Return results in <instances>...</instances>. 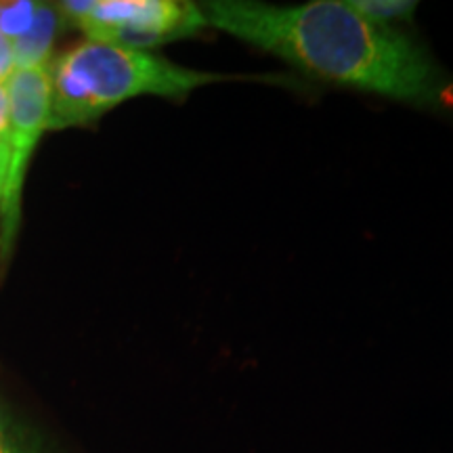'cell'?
I'll list each match as a JSON object with an SVG mask.
<instances>
[{"mask_svg":"<svg viewBox=\"0 0 453 453\" xmlns=\"http://www.w3.org/2000/svg\"><path fill=\"white\" fill-rule=\"evenodd\" d=\"M202 9L208 26L319 81L413 107H453V81L428 49L399 27L364 19L347 0H211Z\"/></svg>","mask_w":453,"mask_h":453,"instance_id":"6da1fadb","label":"cell"},{"mask_svg":"<svg viewBox=\"0 0 453 453\" xmlns=\"http://www.w3.org/2000/svg\"><path fill=\"white\" fill-rule=\"evenodd\" d=\"M50 76L49 128L84 127L124 101L154 95L177 99L206 84L242 76L194 70L150 50L84 41L65 50Z\"/></svg>","mask_w":453,"mask_h":453,"instance_id":"7a4b0ae2","label":"cell"},{"mask_svg":"<svg viewBox=\"0 0 453 453\" xmlns=\"http://www.w3.org/2000/svg\"><path fill=\"white\" fill-rule=\"evenodd\" d=\"M65 26H76L87 41L147 50L196 36L208 19L202 4L185 0H67L57 3Z\"/></svg>","mask_w":453,"mask_h":453,"instance_id":"3957f363","label":"cell"},{"mask_svg":"<svg viewBox=\"0 0 453 453\" xmlns=\"http://www.w3.org/2000/svg\"><path fill=\"white\" fill-rule=\"evenodd\" d=\"M11 118L7 134V170L0 191V254L7 260L21 219L27 162L50 120L49 67L15 70L7 81Z\"/></svg>","mask_w":453,"mask_h":453,"instance_id":"277c9868","label":"cell"},{"mask_svg":"<svg viewBox=\"0 0 453 453\" xmlns=\"http://www.w3.org/2000/svg\"><path fill=\"white\" fill-rule=\"evenodd\" d=\"M65 26L57 4L38 3L36 17L27 27L24 36L13 41L15 70H34V67H49L50 49L61 27Z\"/></svg>","mask_w":453,"mask_h":453,"instance_id":"5b68a950","label":"cell"},{"mask_svg":"<svg viewBox=\"0 0 453 453\" xmlns=\"http://www.w3.org/2000/svg\"><path fill=\"white\" fill-rule=\"evenodd\" d=\"M347 4L364 19L384 27L411 21L418 11V3L413 0H347Z\"/></svg>","mask_w":453,"mask_h":453,"instance_id":"8992f818","label":"cell"},{"mask_svg":"<svg viewBox=\"0 0 453 453\" xmlns=\"http://www.w3.org/2000/svg\"><path fill=\"white\" fill-rule=\"evenodd\" d=\"M38 3L32 0H0V32L11 42L24 36L36 17Z\"/></svg>","mask_w":453,"mask_h":453,"instance_id":"52a82bcc","label":"cell"},{"mask_svg":"<svg viewBox=\"0 0 453 453\" xmlns=\"http://www.w3.org/2000/svg\"><path fill=\"white\" fill-rule=\"evenodd\" d=\"M15 72V57H13V42L0 32V82H7L11 73Z\"/></svg>","mask_w":453,"mask_h":453,"instance_id":"ba28073f","label":"cell"},{"mask_svg":"<svg viewBox=\"0 0 453 453\" xmlns=\"http://www.w3.org/2000/svg\"><path fill=\"white\" fill-rule=\"evenodd\" d=\"M9 118H11L9 88H7V82H0V147H7Z\"/></svg>","mask_w":453,"mask_h":453,"instance_id":"9c48e42d","label":"cell"},{"mask_svg":"<svg viewBox=\"0 0 453 453\" xmlns=\"http://www.w3.org/2000/svg\"><path fill=\"white\" fill-rule=\"evenodd\" d=\"M4 170H7V147H0V191H3Z\"/></svg>","mask_w":453,"mask_h":453,"instance_id":"30bf717a","label":"cell"},{"mask_svg":"<svg viewBox=\"0 0 453 453\" xmlns=\"http://www.w3.org/2000/svg\"><path fill=\"white\" fill-rule=\"evenodd\" d=\"M0 453H7V449L3 447V441H0Z\"/></svg>","mask_w":453,"mask_h":453,"instance_id":"8fae6325","label":"cell"}]
</instances>
